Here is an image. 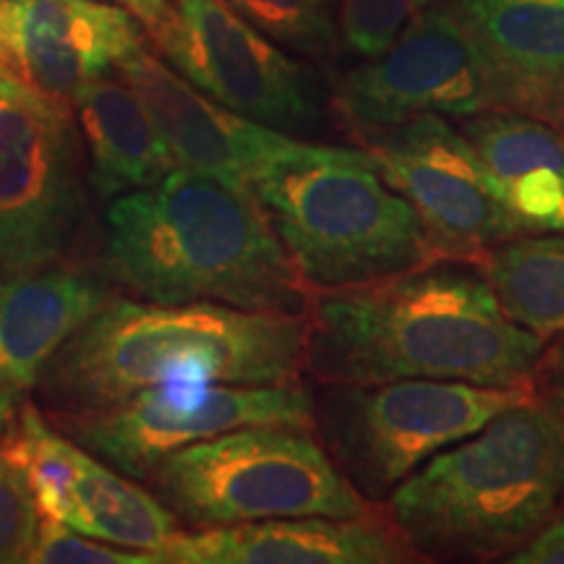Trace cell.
<instances>
[{
	"instance_id": "4fadbf2b",
	"label": "cell",
	"mask_w": 564,
	"mask_h": 564,
	"mask_svg": "<svg viewBox=\"0 0 564 564\" xmlns=\"http://www.w3.org/2000/svg\"><path fill=\"white\" fill-rule=\"evenodd\" d=\"M0 440L24 465L47 518L110 544L162 556L181 533L178 518L154 494L55 429L34 403Z\"/></svg>"
},
{
	"instance_id": "5bb4252c",
	"label": "cell",
	"mask_w": 564,
	"mask_h": 564,
	"mask_svg": "<svg viewBox=\"0 0 564 564\" xmlns=\"http://www.w3.org/2000/svg\"><path fill=\"white\" fill-rule=\"evenodd\" d=\"M141 19L108 0H0V63L74 102L141 45Z\"/></svg>"
},
{
	"instance_id": "6da1fadb",
	"label": "cell",
	"mask_w": 564,
	"mask_h": 564,
	"mask_svg": "<svg viewBox=\"0 0 564 564\" xmlns=\"http://www.w3.org/2000/svg\"><path fill=\"white\" fill-rule=\"evenodd\" d=\"M541 337L510 319L481 262L434 259L364 285L312 293L306 371L316 384L449 379L533 387Z\"/></svg>"
},
{
	"instance_id": "8992f818",
	"label": "cell",
	"mask_w": 564,
	"mask_h": 564,
	"mask_svg": "<svg viewBox=\"0 0 564 564\" xmlns=\"http://www.w3.org/2000/svg\"><path fill=\"white\" fill-rule=\"evenodd\" d=\"M314 429L246 426L183 447L147 478L181 525L223 528L272 518H358L352 489Z\"/></svg>"
},
{
	"instance_id": "2e32d148",
	"label": "cell",
	"mask_w": 564,
	"mask_h": 564,
	"mask_svg": "<svg viewBox=\"0 0 564 564\" xmlns=\"http://www.w3.org/2000/svg\"><path fill=\"white\" fill-rule=\"evenodd\" d=\"M118 74L147 105L178 167L246 188L267 162L291 144L285 131L238 116L186 82L178 70L139 45Z\"/></svg>"
},
{
	"instance_id": "cb8c5ba5",
	"label": "cell",
	"mask_w": 564,
	"mask_h": 564,
	"mask_svg": "<svg viewBox=\"0 0 564 564\" xmlns=\"http://www.w3.org/2000/svg\"><path fill=\"white\" fill-rule=\"evenodd\" d=\"M32 564H167L158 552L110 544L42 514Z\"/></svg>"
},
{
	"instance_id": "9a60e30c",
	"label": "cell",
	"mask_w": 564,
	"mask_h": 564,
	"mask_svg": "<svg viewBox=\"0 0 564 564\" xmlns=\"http://www.w3.org/2000/svg\"><path fill=\"white\" fill-rule=\"evenodd\" d=\"M481 61L491 110L564 137V0H447Z\"/></svg>"
},
{
	"instance_id": "3957f363",
	"label": "cell",
	"mask_w": 564,
	"mask_h": 564,
	"mask_svg": "<svg viewBox=\"0 0 564 564\" xmlns=\"http://www.w3.org/2000/svg\"><path fill=\"white\" fill-rule=\"evenodd\" d=\"M306 371V314L223 303L110 299L42 371L51 413H87L162 384H295Z\"/></svg>"
},
{
	"instance_id": "d6986e66",
	"label": "cell",
	"mask_w": 564,
	"mask_h": 564,
	"mask_svg": "<svg viewBox=\"0 0 564 564\" xmlns=\"http://www.w3.org/2000/svg\"><path fill=\"white\" fill-rule=\"evenodd\" d=\"M497 199L523 232H564V137L549 126L486 110L463 118Z\"/></svg>"
},
{
	"instance_id": "ba28073f",
	"label": "cell",
	"mask_w": 564,
	"mask_h": 564,
	"mask_svg": "<svg viewBox=\"0 0 564 564\" xmlns=\"http://www.w3.org/2000/svg\"><path fill=\"white\" fill-rule=\"evenodd\" d=\"M84 152L74 105L0 63V282L61 264L79 241Z\"/></svg>"
},
{
	"instance_id": "d4e9b609",
	"label": "cell",
	"mask_w": 564,
	"mask_h": 564,
	"mask_svg": "<svg viewBox=\"0 0 564 564\" xmlns=\"http://www.w3.org/2000/svg\"><path fill=\"white\" fill-rule=\"evenodd\" d=\"M432 0H343L340 37L361 58H377Z\"/></svg>"
},
{
	"instance_id": "484cf974",
	"label": "cell",
	"mask_w": 564,
	"mask_h": 564,
	"mask_svg": "<svg viewBox=\"0 0 564 564\" xmlns=\"http://www.w3.org/2000/svg\"><path fill=\"white\" fill-rule=\"evenodd\" d=\"M507 564H564V514H556Z\"/></svg>"
},
{
	"instance_id": "8fae6325",
	"label": "cell",
	"mask_w": 564,
	"mask_h": 564,
	"mask_svg": "<svg viewBox=\"0 0 564 564\" xmlns=\"http://www.w3.org/2000/svg\"><path fill=\"white\" fill-rule=\"evenodd\" d=\"M335 108L356 139L421 116L449 121L491 110L481 61L447 0H432L377 58L348 70Z\"/></svg>"
},
{
	"instance_id": "30bf717a",
	"label": "cell",
	"mask_w": 564,
	"mask_h": 564,
	"mask_svg": "<svg viewBox=\"0 0 564 564\" xmlns=\"http://www.w3.org/2000/svg\"><path fill=\"white\" fill-rule=\"evenodd\" d=\"M150 37L167 66L238 116L278 131L319 121L308 70L225 0H171Z\"/></svg>"
},
{
	"instance_id": "9c48e42d",
	"label": "cell",
	"mask_w": 564,
	"mask_h": 564,
	"mask_svg": "<svg viewBox=\"0 0 564 564\" xmlns=\"http://www.w3.org/2000/svg\"><path fill=\"white\" fill-rule=\"evenodd\" d=\"M55 429L121 474L147 481L183 447L246 426L314 429V398L295 384H162L87 413H51Z\"/></svg>"
},
{
	"instance_id": "7402d4cb",
	"label": "cell",
	"mask_w": 564,
	"mask_h": 564,
	"mask_svg": "<svg viewBox=\"0 0 564 564\" xmlns=\"http://www.w3.org/2000/svg\"><path fill=\"white\" fill-rule=\"evenodd\" d=\"M225 3L282 51L319 61L337 51L340 9L335 0H225Z\"/></svg>"
},
{
	"instance_id": "4316f807",
	"label": "cell",
	"mask_w": 564,
	"mask_h": 564,
	"mask_svg": "<svg viewBox=\"0 0 564 564\" xmlns=\"http://www.w3.org/2000/svg\"><path fill=\"white\" fill-rule=\"evenodd\" d=\"M533 392H535V400L544 405L549 419H552L556 434H560L562 447H564V364L562 366H552V364L541 366L539 377H535V382H533Z\"/></svg>"
},
{
	"instance_id": "277c9868",
	"label": "cell",
	"mask_w": 564,
	"mask_h": 564,
	"mask_svg": "<svg viewBox=\"0 0 564 564\" xmlns=\"http://www.w3.org/2000/svg\"><path fill=\"white\" fill-rule=\"evenodd\" d=\"M382 512L423 562H507L564 512V447L539 400L436 453Z\"/></svg>"
},
{
	"instance_id": "52a82bcc",
	"label": "cell",
	"mask_w": 564,
	"mask_h": 564,
	"mask_svg": "<svg viewBox=\"0 0 564 564\" xmlns=\"http://www.w3.org/2000/svg\"><path fill=\"white\" fill-rule=\"evenodd\" d=\"M314 432L369 505L387 497L436 453L499 413L531 403L533 387H484L449 379H394L371 384H319Z\"/></svg>"
},
{
	"instance_id": "7c38bea8",
	"label": "cell",
	"mask_w": 564,
	"mask_h": 564,
	"mask_svg": "<svg viewBox=\"0 0 564 564\" xmlns=\"http://www.w3.org/2000/svg\"><path fill=\"white\" fill-rule=\"evenodd\" d=\"M361 141L373 167L415 209L440 259L481 262L494 246L523 232L449 118L421 116Z\"/></svg>"
},
{
	"instance_id": "44dd1931",
	"label": "cell",
	"mask_w": 564,
	"mask_h": 564,
	"mask_svg": "<svg viewBox=\"0 0 564 564\" xmlns=\"http://www.w3.org/2000/svg\"><path fill=\"white\" fill-rule=\"evenodd\" d=\"M494 293L520 327L546 345L544 364H564V232H520L481 259Z\"/></svg>"
},
{
	"instance_id": "83f0119b",
	"label": "cell",
	"mask_w": 564,
	"mask_h": 564,
	"mask_svg": "<svg viewBox=\"0 0 564 564\" xmlns=\"http://www.w3.org/2000/svg\"><path fill=\"white\" fill-rule=\"evenodd\" d=\"M108 3H118L123 6V9H129L131 13H137L141 19V24L150 30L152 24H158L162 19V13L167 11V6H171V0H108Z\"/></svg>"
},
{
	"instance_id": "ac0fdd59",
	"label": "cell",
	"mask_w": 564,
	"mask_h": 564,
	"mask_svg": "<svg viewBox=\"0 0 564 564\" xmlns=\"http://www.w3.org/2000/svg\"><path fill=\"white\" fill-rule=\"evenodd\" d=\"M110 299L102 278L66 264L0 282V436L32 403L61 345Z\"/></svg>"
},
{
	"instance_id": "7a4b0ae2",
	"label": "cell",
	"mask_w": 564,
	"mask_h": 564,
	"mask_svg": "<svg viewBox=\"0 0 564 564\" xmlns=\"http://www.w3.org/2000/svg\"><path fill=\"white\" fill-rule=\"evenodd\" d=\"M105 267L152 303L306 314L312 291L246 188L175 167L105 209Z\"/></svg>"
},
{
	"instance_id": "e0dca14e",
	"label": "cell",
	"mask_w": 564,
	"mask_h": 564,
	"mask_svg": "<svg viewBox=\"0 0 564 564\" xmlns=\"http://www.w3.org/2000/svg\"><path fill=\"white\" fill-rule=\"evenodd\" d=\"M167 564H411L423 562L387 514L272 518L175 533Z\"/></svg>"
},
{
	"instance_id": "ffe728a7",
	"label": "cell",
	"mask_w": 564,
	"mask_h": 564,
	"mask_svg": "<svg viewBox=\"0 0 564 564\" xmlns=\"http://www.w3.org/2000/svg\"><path fill=\"white\" fill-rule=\"evenodd\" d=\"M70 105L89 158V188L100 202L154 186L178 167L160 126L121 74L89 82Z\"/></svg>"
},
{
	"instance_id": "603a6c76",
	"label": "cell",
	"mask_w": 564,
	"mask_h": 564,
	"mask_svg": "<svg viewBox=\"0 0 564 564\" xmlns=\"http://www.w3.org/2000/svg\"><path fill=\"white\" fill-rule=\"evenodd\" d=\"M42 510L32 481L0 440V564H24L37 541Z\"/></svg>"
},
{
	"instance_id": "5b68a950",
	"label": "cell",
	"mask_w": 564,
	"mask_h": 564,
	"mask_svg": "<svg viewBox=\"0 0 564 564\" xmlns=\"http://www.w3.org/2000/svg\"><path fill=\"white\" fill-rule=\"evenodd\" d=\"M249 192L312 293L440 259L415 209L364 150L291 139L249 181Z\"/></svg>"
}]
</instances>
